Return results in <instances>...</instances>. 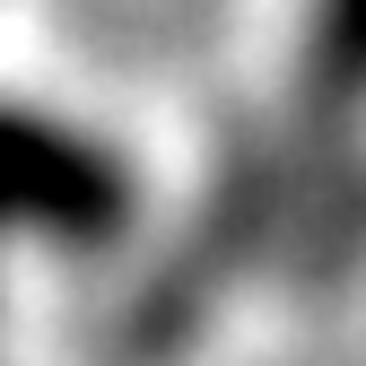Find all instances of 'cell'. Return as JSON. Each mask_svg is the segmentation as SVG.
Listing matches in <instances>:
<instances>
[{
	"label": "cell",
	"mask_w": 366,
	"mask_h": 366,
	"mask_svg": "<svg viewBox=\"0 0 366 366\" xmlns=\"http://www.w3.org/2000/svg\"><path fill=\"white\" fill-rule=\"evenodd\" d=\"M140 218V174L114 140L0 97V236L44 253H114Z\"/></svg>",
	"instance_id": "1"
},
{
	"label": "cell",
	"mask_w": 366,
	"mask_h": 366,
	"mask_svg": "<svg viewBox=\"0 0 366 366\" xmlns=\"http://www.w3.org/2000/svg\"><path fill=\"white\" fill-rule=\"evenodd\" d=\"M297 105L314 122H357L366 114V0H305Z\"/></svg>",
	"instance_id": "2"
}]
</instances>
